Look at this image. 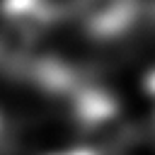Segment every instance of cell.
<instances>
[{
    "mask_svg": "<svg viewBox=\"0 0 155 155\" xmlns=\"http://www.w3.org/2000/svg\"><path fill=\"white\" fill-rule=\"evenodd\" d=\"M140 0H73V12L97 41L124 36L138 19Z\"/></svg>",
    "mask_w": 155,
    "mask_h": 155,
    "instance_id": "cell-1",
    "label": "cell"
}]
</instances>
